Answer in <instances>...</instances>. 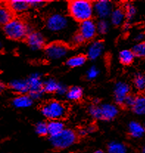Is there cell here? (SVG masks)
<instances>
[{
	"mask_svg": "<svg viewBox=\"0 0 145 153\" xmlns=\"http://www.w3.org/2000/svg\"><path fill=\"white\" fill-rule=\"evenodd\" d=\"M68 10L71 17L82 22L91 19L93 13V4L88 0H74L70 2Z\"/></svg>",
	"mask_w": 145,
	"mask_h": 153,
	"instance_id": "cell-1",
	"label": "cell"
},
{
	"mask_svg": "<svg viewBox=\"0 0 145 153\" xmlns=\"http://www.w3.org/2000/svg\"><path fill=\"white\" fill-rule=\"evenodd\" d=\"M4 32L9 39L20 40L26 38L29 33V30L22 20L15 18L4 25Z\"/></svg>",
	"mask_w": 145,
	"mask_h": 153,
	"instance_id": "cell-2",
	"label": "cell"
},
{
	"mask_svg": "<svg viewBox=\"0 0 145 153\" xmlns=\"http://www.w3.org/2000/svg\"><path fill=\"white\" fill-rule=\"evenodd\" d=\"M41 112L49 120H60L66 114V108L64 104L57 101L48 102L41 109Z\"/></svg>",
	"mask_w": 145,
	"mask_h": 153,
	"instance_id": "cell-3",
	"label": "cell"
},
{
	"mask_svg": "<svg viewBox=\"0 0 145 153\" xmlns=\"http://www.w3.org/2000/svg\"><path fill=\"white\" fill-rule=\"evenodd\" d=\"M77 139L75 132L70 129H64L60 133L51 137V143L57 149H66L74 143Z\"/></svg>",
	"mask_w": 145,
	"mask_h": 153,
	"instance_id": "cell-4",
	"label": "cell"
},
{
	"mask_svg": "<svg viewBox=\"0 0 145 153\" xmlns=\"http://www.w3.org/2000/svg\"><path fill=\"white\" fill-rule=\"evenodd\" d=\"M68 20L65 16L60 13H54L46 20V27L52 32H60L67 27Z\"/></svg>",
	"mask_w": 145,
	"mask_h": 153,
	"instance_id": "cell-5",
	"label": "cell"
},
{
	"mask_svg": "<svg viewBox=\"0 0 145 153\" xmlns=\"http://www.w3.org/2000/svg\"><path fill=\"white\" fill-rule=\"evenodd\" d=\"M29 87V96L32 99H38L43 93V82L38 73L32 74L26 81Z\"/></svg>",
	"mask_w": 145,
	"mask_h": 153,
	"instance_id": "cell-6",
	"label": "cell"
},
{
	"mask_svg": "<svg viewBox=\"0 0 145 153\" xmlns=\"http://www.w3.org/2000/svg\"><path fill=\"white\" fill-rule=\"evenodd\" d=\"M67 46L60 42H53L48 45L45 50L46 55L49 59L52 60L62 59L68 53Z\"/></svg>",
	"mask_w": 145,
	"mask_h": 153,
	"instance_id": "cell-7",
	"label": "cell"
},
{
	"mask_svg": "<svg viewBox=\"0 0 145 153\" xmlns=\"http://www.w3.org/2000/svg\"><path fill=\"white\" fill-rule=\"evenodd\" d=\"M96 25L93 20L89 19L81 22L79 34L82 37L84 41L92 39L96 36Z\"/></svg>",
	"mask_w": 145,
	"mask_h": 153,
	"instance_id": "cell-8",
	"label": "cell"
},
{
	"mask_svg": "<svg viewBox=\"0 0 145 153\" xmlns=\"http://www.w3.org/2000/svg\"><path fill=\"white\" fill-rule=\"evenodd\" d=\"M93 11L102 19H105L110 16L112 12V4L110 1L107 0H99L96 1L93 6Z\"/></svg>",
	"mask_w": 145,
	"mask_h": 153,
	"instance_id": "cell-9",
	"label": "cell"
},
{
	"mask_svg": "<svg viewBox=\"0 0 145 153\" xmlns=\"http://www.w3.org/2000/svg\"><path fill=\"white\" fill-rule=\"evenodd\" d=\"M130 87L127 83L118 82L115 86L114 96L115 101L118 104H123L124 99L130 95Z\"/></svg>",
	"mask_w": 145,
	"mask_h": 153,
	"instance_id": "cell-10",
	"label": "cell"
},
{
	"mask_svg": "<svg viewBox=\"0 0 145 153\" xmlns=\"http://www.w3.org/2000/svg\"><path fill=\"white\" fill-rule=\"evenodd\" d=\"M26 42L32 50H39L44 46L45 40L40 33L30 32L26 36Z\"/></svg>",
	"mask_w": 145,
	"mask_h": 153,
	"instance_id": "cell-11",
	"label": "cell"
},
{
	"mask_svg": "<svg viewBox=\"0 0 145 153\" xmlns=\"http://www.w3.org/2000/svg\"><path fill=\"white\" fill-rule=\"evenodd\" d=\"M100 109V120L110 121L116 118L119 110L116 106L111 104H104L99 107Z\"/></svg>",
	"mask_w": 145,
	"mask_h": 153,
	"instance_id": "cell-12",
	"label": "cell"
},
{
	"mask_svg": "<svg viewBox=\"0 0 145 153\" xmlns=\"http://www.w3.org/2000/svg\"><path fill=\"white\" fill-rule=\"evenodd\" d=\"M104 51V44L101 41L93 42L87 50V56L91 60H96L99 57Z\"/></svg>",
	"mask_w": 145,
	"mask_h": 153,
	"instance_id": "cell-13",
	"label": "cell"
},
{
	"mask_svg": "<svg viewBox=\"0 0 145 153\" xmlns=\"http://www.w3.org/2000/svg\"><path fill=\"white\" fill-rule=\"evenodd\" d=\"M47 129L48 134H49L51 137H53L60 133L65 127L63 123L60 120H52L47 124Z\"/></svg>",
	"mask_w": 145,
	"mask_h": 153,
	"instance_id": "cell-14",
	"label": "cell"
},
{
	"mask_svg": "<svg viewBox=\"0 0 145 153\" xmlns=\"http://www.w3.org/2000/svg\"><path fill=\"white\" fill-rule=\"evenodd\" d=\"M29 7L26 0H11L9 1V8L15 13H23Z\"/></svg>",
	"mask_w": 145,
	"mask_h": 153,
	"instance_id": "cell-15",
	"label": "cell"
},
{
	"mask_svg": "<svg viewBox=\"0 0 145 153\" xmlns=\"http://www.w3.org/2000/svg\"><path fill=\"white\" fill-rule=\"evenodd\" d=\"M32 104V99L26 95H20L13 100V104L16 108H27Z\"/></svg>",
	"mask_w": 145,
	"mask_h": 153,
	"instance_id": "cell-16",
	"label": "cell"
},
{
	"mask_svg": "<svg viewBox=\"0 0 145 153\" xmlns=\"http://www.w3.org/2000/svg\"><path fill=\"white\" fill-rule=\"evenodd\" d=\"M10 87L16 93L24 95L29 92L27 82L25 80H14L10 83Z\"/></svg>",
	"mask_w": 145,
	"mask_h": 153,
	"instance_id": "cell-17",
	"label": "cell"
},
{
	"mask_svg": "<svg viewBox=\"0 0 145 153\" xmlns=\"http://www.w3.org/2000/svg\"><path fill=\"white\" fill-rule=\"evenodd\" d=\"M129 132L133 138H139L144 134V128L140 123L136 121H131L129 124Z\"/></svg>",
	"mask_w": 145,
	"mask_h": 153,
	"instance_id": "cell-18",
	"label": "cell"
},
{
	"mask_svg": "<svg viewBox=\"0 0 145 153\" xmlns=\"http://www.w3.org/2000/svg\"><path fill=\"white\" fill-rule=\"evenodd\" d=\"M110 21L113 25H120L125 19L124 11L121 8H116L112 10L110 15Z\"/></svg>",
	"mask_w": 145,
	"mask_h": 153,
	"instance_id": "cell-19",
	"label": "cell"
},
{
	"mask_svg": "<svg viewBox=\"0 0 145 153\" xmlns=\"http://www.w3.org/2000/svg\"><path fill=\"white\" fill-rule=\"evenodd\" d=\"M132 110L135 114L142 115L145 113V98L143 96L135 97V102L132 107Z\"/></svg>",
	"mask_w": 145,
	"mask_h": 153,
	"instance_id": "cell-20",
	"label": "cell"
},
{
	"mask_svg": "<svg viewBox=\"0 0 145 153\" xmlns=\"http://www.w3.org/2000/svg\"><path fill=\"white\" fill-rule=\"evenodd\" d=\"M11 10L4 5H0V25L7 24L12 19Z\"/></svg>",
	"mask_w": 145,
	"mask_h": 153,
	"instance_id": "cell-21",
	"label": "cell"
},
{
	"mask_svg": "<svg viewBox=\"0 0 145 153\" xmlns=\"http://www.w3.org/2000/svg\"><path fill=\"white\" fill-rule=\"evenodd\" d=\"M86 62V58L82 55L74 56L69 58L66 62V65L71 68H78L84 65Z\"/></svg>",
	"mask_w": 145,
	"mask_h": 153,
	"instance_id": "cell-22",
	"label": "cell"
},
{
	"mask_svg": "<svg viewBox=\"0 0 145 153\" xmlns=\"http://www.w3.org/2000/svg\"><path fill=\"white\" fill-rule=\"evenodd\" d=\"M135 56L130 50H123L119 53V60L123 65H129L134 61Z\"/></svg>",
	"mask_w": 145,
	"mask_h": 153,
	"instance_id": "cell-23",
	"label": "cell"
},
{
	"mask_svg": "<svg viewBox=\"0 0 145 153\" xmlns=\"http://www.w3.org/2000/svg\"><path fill=\"white\" fill-rule=\"evenodd\" d=\"M82 90L79 87H72L67 91L66 97L71 101H78L82 98Z\"/></svg>",
	"mask_w": 145,
	"mask_h": 153,
	"instance_id": "cell-24",
	"label": "cell"
},
{
	"mask_svg": "<svg viewBox=\"0 0 145 153\" xmlns=\"http://www.w3.org/2000/svg\"><path fill=\"white\" fill-rule=\"evenodd\" d=\"M107 152L108 153H126L127 152V147L123 143L113 141L108 144Z\"/></svg>",
	"mask_w": 145,
	"mask_h": 153,
	"instance_id": "cell-25",
	"label": "cell"
},
{
	"mask_svg": "<svg viewBox=\"0 0 145 153\" xmlns=\"http://www.w3.org/2000/svg\"><path fill=\"white\" fill-rule=\"evenodd\" d=\"M58 84H59L55 80H54V79H48L44 83H43V91L49 93H56L57 87H58Z\"/></svg>",
	"mask_w": 145,
	"mask_h": 153,
	"instance_id": "cell-26",
	"label": "cell"
},
{
	"mask_svg": "<svg viewBox=\"0 0 145 153\" xmlns=\"http://www.w3.org/2000/svg\"><path fill=\"white\" fill-rule=\"evenodd\" d=\"M132 52L135 56L138 57H144L145 56V44L144 42H141L133 47Z\"/></svg>",
	"mask_w": 145,
	"mask_h": 153,
	"instance_id": "cell-27",
	"label": "cell"
},
{
	"mask_svg": "<svg viewBox=\"0 0 145 153\" xmlns=\"http://www.w3.org/2000/svg\"><path fill=\"white\" fill-rule=\"evenodd\" d=\"M134 85L138 90H144L145 88V77L144 75L138 74L134 79Z\"/></svg>",
	"mask_w": 145,
	"mask_h": 153,
	"instance_id": "cell-28",
	"label": "cell"
},
{
	"mask_svg": "<svg viewBox=\"0 0 145 153\" xmlns=\"http://www.w3.org/2000/svg\"><path fill=\"white\" fill-rule=\"evenodd\" d=\"M136 14V9L131 4H127L125 6L124 16L128 20H132Z\"/></svg>",
	"mask_w": 145,
	"mask_h": 153,
	"instance_id": "cell-29",
	"label": "cell"
},
{
	"mask_svg": "<svg viewBox=\"0 0 145 153\" xmlns=\"http://www.w3.org/2000/svg\"><path fill=\"white\" fill-rule=\"evenodd\" d=\"M35 132L39 135H46L48 134L47 124L43 121L38 123L35 126Z\"/></svg>",
	"mask_w": 145,
	"mask_h": 153,
	"instance_id": "cell-30",
	"label": "cell"
},
{
	"mask_svg": "<svg viewBox=\"0 0 145 153\" xmlns=\"http://www.w3.org/2000/svg\"><path fill=\"white\" fill-rule=\"evenodd\" d=\"M109 28V25L105 19H101L96 25V31L101 34H105L107 32Z\"/></svg>",
	"mask_w": 145,
	"mask_h": 153,
	"instance_id": "cell-31",
	"label": "cell"
},
{
	"mask_svg": "<svg viewBox=\"0 0 145 153\" xmlns=\"http://www.w3.org/2000/svg\"><path fill=\"white\" fill-rule=\"evenodd\" d=\"M89 113L93 118L100 120V109L97 105H92L89 108Z\"/></svg>",
	"mask_w": 145,
	"mask_h": 153,
	"instance_id": "cell-32",
	"label": "cell"
},
{
	"mask_svg": "<svg viewBox=\"0 0 145 153\" xmlns=\"http://www.w3.org/2000/svg\"><path fill=\"white\" fill-rule=\"evenodd\" d=\"M99 70L98 68H96V67H91V68H89V70L87 72V77H88V79L90 80H92V79H96V77L99 75Z\"/></svg>",
	"mask_w": 145,
	"mask_h": 153,
	"instance_id": "cell-33",
	"label": "cell"
},
{
	"mask_svg": "<svg viewBox=\"0 0 145 153\" xmlns=\"http://www.w3.org/2000/svg\"><path fill=\"white\" fill-rule=\"evenodd\" d=\"M26 1L29 4V7L31 6L33 7H40V6L43 5L45 3V1L43 0H26Z\"/></svg>",
	"mask_w": 145,
	"mask_h": 153,
	"instance_id": "cell-34",
	"label": "cell"
},
{
	"mask_svg": "<svg viewBox=\"0 0 145 153\" xmlns=\"http://www.w3.org/2000/svg\"><path fill=\"white\" fill-rule=\"evenodd\" d=\"M135 97H134L133 96H132V95H128V96L126 97L125 99H124L123 104H124V105L127 106V107H132L134 102H135Z\"/></svg>",
	"mask_w": 145,
	"mask_h": 153,
	"instance_id": "cell-35",
	"label": "cell"
},
{
	"mask_svg": "<svg viewBox=\"0 0 145 153\" xmlns=\"http://www.w3.org/2000/svg\"><path fill=\"white\" fill-rule=\"evenodd\" d=\"M56 93L59 95H64L67 93V88L65 85L61 84H58V87H57V91Z\"/></svg>",
	"mask_w": 145,
	"mask_h": 153,
	"instance_id": "cell-36",
	"label": "cell"
},
{
	"mask_svg": "<svg viewBox=\"0 0 145 153\" xmlns=\"http://www.w3.org/2000/svg\"><path fill=\"white\" fill-rule=\"evenodd\" d=\"M83 42H84V39L79 33L76 34V35L74 36V38H73V42H74L75 45H79V44L82 43Z\"/></svg>",
	"mask_w": 145,
	"mask_h": 153,
	"instance_id": "cell-37",
	"label": "cell"
},
{
	"mask_svg": "<svg viewBox=\"0 0 145 153\" xmlns=\"http://www.w3.org/2000/svg\"><path fill=\"white\" fill-rule=\"evenodd\" d=\"M144 39V34L142 33H138V35L135 36V40H136V41H142Z\"/></svg>",
	"mask_w": 145,
	"mask_h": 153,
	"instance_id": "cell-38",
	"label": "cell"
},
{
	"mask_svg": "<svg viewBox=\"0 0 145 153\" xmlns=\"http://www.w3.org/2000/svg\"><path fill=\"white\" fill-rule=\"evenodd\" d=\"M4 89H5V85H4V83H2V82L0 81V93H2L4 90Z\"/></svg>",
	"mask_w": 145,
	"mask_h": 153,
	"instance_id": "cell-39",
	"label": "cell"
},
{
	"mask_svg": "<svg viewBox=\"0 0 145 153\" xmlns=\"http://www.w3.org/2000/svg\"><path fill=\"white\" fill-rule=\"evenodd\" d=\"M129 27H130V24L129 23H125V25H124V28H125L126 30H128Z\"/></svg>",
	"mask_w": 145,
	"mask_h": 153,
	"instance_id": "cell-40",
	"label": "cell"
},
{
	"mask_svg": "<svg viewBox=\"0 0 145 153\" xmlns=\"http://www.w3.org/2000/svg\"><path fill=\"white\" fill-rule=\"evenodd\" d=\"M94 153H105V152H104L103 151H102V150H96Z\"/></svg>",
	"mask_w": 145,
	"mask_h": 153,
	"instance_id": "cell-41",
	"label": "cell"
},
{
	"mask_svg": "<svg viewBox=\"0 0 145 153\" xmlns=\"http://www.w3.org/2000/svg\"><path fill=\"white\" fill-rule=\"evenodd\" d=\"M144 152H145V150H144V147L142 149V153H144Z\"/></svg>",
	"mask_w": 145,
	"mask_h": 153,
	"instance_id": "cell-42",
	"label": "cell"
},
{
	"mask_svg": "<svg viewBox=\"0 0 145 153\" xmlns=\"http://www.w3.org/2000/svg\"><path fill=\"white\" fill-rule=\"evenodd\" d=\"M1 42H0V48H1Z\"/></svg>",
	"mask_w": 145,
	"mask_h": 153,
	"instance_id": "cell-43",
	"label": "cell"
}]
</instances>
